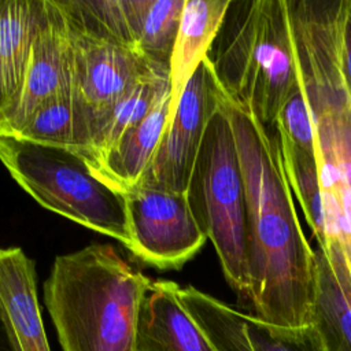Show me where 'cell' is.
I'll return each instance as SVG.
<instances>
[{
    "instance_id": "cell-1",
    "label": "cell",
    "mask_w": 351,
    "mask_h": 351,
    "mask_svg": "<svg viewBox=\"0 0 351 351\" xmlns=\"http://www.w3.org/2000/svg\"><path fill=\"white\" fill-rule=\"evenodd\" d=\"M223 104L245 185L250 314L282 328L311 325L315 250L300 225L276 132L228 96Z\"/></svg>"
},
{
    "instance_id": "cell-2",
    "label": "cell",
    "mask_w": 351,
    "mask_h": 351,
    "mask_svg": "<svg viewBox=\"0 0 351 351\" xmlns=\"http://www.w3.org/2000/svg\"><path fill=\"white\" fill-rule=\"evenodd\" d=\"M152 280L108 244L55 258L44 302L63 351H137L141 302Z\"/></svg>"
},
{
    "instance_id": "cell-3",
    "label": "cell",
    "mask_w": 351,
    "mask_h": 351,
    "mask_svg": "<svg viewBox=\"0 0 351 351\" xmlns=\"http://www.w3.org/2000/svg\"><path fill=\"white\" fill-rule=\"evenodd\" d=\"M207 59L225 95L273 126L299 74L285 0H230Z\"/></svg>"
},
{
    "instance_id": "cell-4",
    "label": "cell",
    "mask_w": 351,
    "mask_h": 351,
    "mask_svg": "<svg viewBox=\"0 0 351 351\" xmlns=\"http://www.w3.org/2000/svg\"><path fill=\"white\" fill-rule=\"evenodd\" d=\"M223 101L208 122L185 196L199 228L215 248L226 282L247 302L250 262L245 185Z\"/></svg>"
},
{
    "instance_id": "cell-5",
    "label": "cell",
    "mask_w": 351,
    "mask_h": 351,
    "mask_svg": "<svg viewBox=\"0 0 351 351\" xmlns=\"http://www.w3.org/2000/svg\"><path fill=\"white\" fill-rule=\"evenodd\" d=\"M0 160L43 207L130 248L123 193L103 181L82 155L0 136Z\"/></svg>"
},
{
    "instance_id": "cell-6",
    "label": "cell",
    "mask_w": 351,
    "mask_h": 351,
    "mask_svg": "<svg viewBox=\"0 0 351 351\" xmlns=\"http://www.w3.org/2000/svg\"><path fill=\"white\" fill-rule=\"evenodd\" d=\"M59 4L67 19L73 48V151L84 155L97 121L114 103L156 71H170L156 67L138 51L86 25L62 0Z\"/></svg>"
},
{
    "instance_id": "cell-7",
    "label": "cell",
    "mask_w": 351,
    "mask_h": 351,
    "mask_svg": "<svg viewBox=\"0 0 351 351\" xmlns=\"http://www.w3.org/2000/svg\"><path fill=\"white\" fill-rule=\"evenodd\" d=\"M302 81L315 132L326 247L341 251L351 273V96L341 74Z\"/></svg>"
},
{
    "instance_id": "cell-8",
    "label": "cell",
    "mask_w": 351,
    "mask_h": 351,
    "mask_svg": "<svg viewBox=\"0 0 351 351\" xmlns=\"http://www.w3.org/2000/svg\"><path fill=\"white\" fill-rule=\"evenodd\" d=\"M129 252L162 270L180 269L206 244L185 193L137 185L126 192Z\"/></svg>"
},
{
    "instance_id": "cell-9",
    "label": "cell",
    "mask_w": 351,
    "mask_h": 351,
    "mask_svg": "<svg viewBox=\"0 0 351 351\" xmlns=\"http://www.w3.org/2000/svg\"><path fill=\"white\" fill-rule=\"evenodd\" d=\"M225 96L206 56L184 86L138 185L185 193L208 122Z\"/></svg>"
},
{
    "instance_id": "cell-10",
    "label": "cell",
    "mask_w": 351,
    "mask_h": 351,
    "mask_svg": "<svg viewBox=\"0 0 351 351\" xmlns=\"http://www.w3.org/2000/svg\"><path fill=\"white\" fill-rule=\"evenodd\" d=\"M178 298L215 351H330L317 324L270 325L191 285Z\"/></svg>"
},
{
    "instance_id": "cell-11",
    "label": "cell",
    "mask_w": 351,
    "mask_h": 351,
    "mask_svg": "<svg viewBox=\"0 0 351 351\" xmlns=\"http://www.w3.org/2000/svg\"><path fill=\"white\" fill-rule=\"evenodd\" d=\"M73 48L59 0H44L27 71L14 108L0 119V136H16L44 104L71 96Z\"/></svg>"
},
{
    "instance_id": "cell-12",
    "label": "cell",
    "mask_w": 351,
    "mask_h": 351,
    "mask_svg": "<svg viewBox=\"0 0 351 351\" xmlns=\"http://www.w3.org/2000/svg\"><path fill=\"white\" fill-rule=\"evenodd\" d=\"M178 285L152 281L140 307L137 351H215L178 298Z\"/></svg>"
},
{
    "instance_id": "cell-13",
    "label": "cell",
    "mask_w": 351,
    "mask_h": 351,
    "mask_svg": "<svg viewBox=\"0 0 351 351\" xmlns=\"http://www.w3.org/2000/svg\"><path fill=\"white\" fill-rule=\"evenodd\" d=\"M0 303L19 351H51L37 298L36 266L19 247L0 248Z\"/></svg>"
},
{
    "instance_id": "cell-14",
    "label": "cell",
    "mask_w": 351,
    "mask_h": 351,
    "mask_svg": "<svg viewBox=\"0 0 351 351\" xmlns=\"http://www.w3.org/2000/svg\"><path fill=\"white\" fill-rule=\"evenodd\" d=\"M173 108L169 92L92 166L93 171L121 193L137 186L154 158Z\"/></svg>"
},
{
    "instance_id": "cell-15",
    "label": "cell",
    "mask_w": 351,
    "mask_h": 351,
    "mask_svg": "<svg viewBox=\"0 0 351 351\" xmlns=\"http://www.w3.org/2000/svg\"><path fill=\"white\" fill-rule=\"evenodd\" d=\"M43 4L44 0H0V119L21 95Z\"/></svg>"
},
{
    "instance_id": "cell-16",
    "label": "cell",
    "mask_w": 351,
    "mask_h": 351,
    "mask_svg": "<svg viewBox=\"0 0 351 351\" xmlns=\"http://www.w3.org/2000/svg\"><path fill=\"white\" fill-rule=\"evenodd\" d=\"M230 0H185L170 60L173 106L188 80L207 56Z\"/></svg>"
},
{
    "instance_id": "cell-17",
    "label": "cell",
    "mask_w": 351,
    "mask_h": 351,
    "mask_svg": "<svg viewBox=\"0 0 351 351\" xmlns=\"http://www.w3.org/2000/svg\"><path fill=\"white\" fill-rule=\"evenodd\" d=\"M185 0H119L132 47L152 64L170 71Z\"/></svg>"
},
{
    "instance_id": "cell-18",
    "label": "cell",
    "mask_w": 351,
    "mask_h": 351,
    "mask_svg": "<svg viewBox=\"0 0 351 351\" xmlns=\"http://www.w3.org/2000/svg\"><path fill=\"white\" fill-rule=\"evenodd\" d=\"M170 90V73L156 71L114 103L97 121L89 145L82 155L90 167L95 166L114 147L122 134L137 125Z\"/></svg>"
},
{
    "instance_id": "cell-19",
    "label": "cell",
    "mask_w": 351,
    "mask_h": 351,
    "mask_svg": "<svg viewBox=\"0 0 351 351\" xmlns=\"http://www.w3.org/2000/svg\"><path fill=\"white\" fill-rule=\"evenodd\" d=\"M274 129V128H273ZM280 145L282 167L299 207L307 221L318 248L326 247L325 222L321 202V180L315 154L295 145L282 132L276 130Z\"/></svg>"
},
{
    "instance_id": "cell-20",
    "label": "cell",
    "mask_w": 351,
    "mask_h": 351,
    "mask_svg": "<svg viewBox=\"0 0 351 351\" xmlns=\"http://www.w3.org/2000/svg\"><path fill=\"white\" fill-rule=\"evenodd\" d=\"M36 144L74 147V117L71 96H60L40 107L16 136Z\"/></svg>"
},
{
    "instance_id": "cell-21",
    "label": "cell",
    "mask_w": 351,
    "mask_h": 351,
    "mask_svg": "<svg viewBox=\"0 0 351 351\" xmlns=\"http://www.w3.org/2000/svg\"><path fill=\"white\" fill-rule=\"evenodd\" d=\"M273 128L282 132L299 148L315 154L314 123L300 74L280 110Z\"/></svg>"
},
{
    "instance_id": "cell-22",
    "label": "cell",
    "mask_w": 351,
    "mask_h": 351,
    "mask_svg": "<svg viewBox=\"0 0 351 351\" xmlns=\"http://www.w3.org/2000/svg\"><path fill=\"white\" fill-rule=\"evenodd\" d=\"M340 66L351 96V0H344L340 27Z\"/></svg>"
},
{
    "instance_id": "cell-23",
    "label": "cell",
    "mask_w": 351,
    "mask_h": 351,
    "mask_svg": "<svg viewBox=\"0 0 351 351\" xmlns=\"http://www.w3.org/2000/svg\"><path fill=\"white\" fill-rule=\"evenodd\" d=\"M0 351H19L0 303Z\"/></svg>"
}]
</instances>
